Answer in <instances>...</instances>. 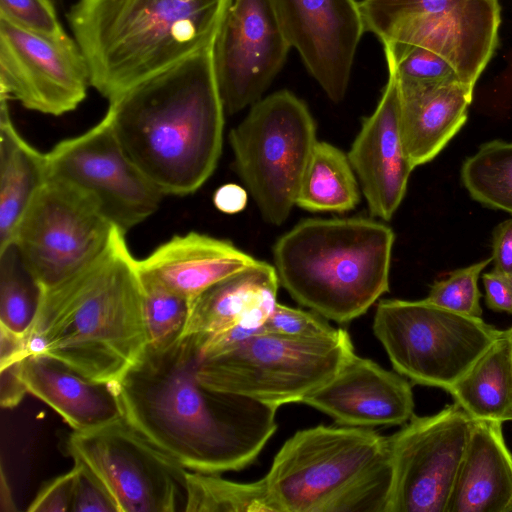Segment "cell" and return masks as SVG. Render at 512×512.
I'll return each instance as SVG.
<instances>
[{
  "label": "cell",
  "instance_id": "obj_1",
  "mask_svg": "<svg viewBox=\"0 0 512 512\" xmlns=\"http://www.w3.org/2000/svg\"><path fill=\"white\" fill-rule=\"evenodd\" d=\"M191 335L147 346L110 384L122 417L185 469L220 474L252 464L277 429V409L218 392L196 378Z\"/></svg>",
  "mask_w": 512,
  "mask_h": 512
},
{
  "label": "cell",
  "instance_id": "obj_2",
  "mask_svg": "<svg viewBox=\"0 0 512 512\" xmlns=\"http://www.w3.org/2000/svg\"><path fill=\"white\" fill-rule=\"evenodd\" d=\"M225 113L212 46L109 101L106 115L140 171L165 196H185L217 167Z\"/></svg>",
  "mask_w": 512,
  "mask_h": 512
},
{
  "label": "cell",
  "instance_id": "obj_3",
  "mask_svg": "<svg viewBox=\"0 0 512 512\" xmlns=\"http://www.w3.org/2000/svg\"><path fill=\"white\" fill-rule=\"evenodd\" d=\"M114 227L106 248L41 291L26 333L29 355L44 354L87 378L119 381L148 346L137 259Z\"/></svg>",
  "mask_w": 512,
  "mask_h": 512
},
{
  "label": "cell",
  "instance_id": "obj_4",
  "mask_svg": "<svg viewBox=\"0 0 512 512\" xmlns=\"http://www.w3.org/2000/svg\"><path fill=\"white\" fill-rule=\"evenodd\" d=\"M231 0H78L67 19L108 101L214 45Z\"/></svg>",
  "mask_w": 512,
  "mask_h": 512
},
{
  "label": "cell",
  "instance_id": "obj_5",
  "mask_svg": "<svg viewBox=\"0 0 512 512\" xmlns=\"http://www.w3.org/2000/svg\"><path fill=\"white\" fill-rule=\"evenodd\" d=\"M394 240L389 226L372 219H306L276 241L273 266L297 303L348 323L389 291Z\"/></svg>",
  "mask_w": 512,
  "mask_h": 512
},
{
  "label": "cell",
  "instance_id": "obj_6",
  "mask_svg": "<svg viewBox=\"0 0 512 512\" xmlns=\"http://www.w3.org/2000/svg\"><path fill=\"white\" fill-rule=\"evenodd\" d=\"M264 478L280 512H385L392 480L388 437L343 425L300 430Z\"/></svg>",
  "mask_w": 512,
  "mask_h": 512
},
{
  "label": "cell",
  "instance_id": "obj_7",
  "mask_svg": "<svg viewBox=\"0 0 512 512\" xmlns=\"http://www.w3.org/2000/svg\"><path fill=\"white\" fill-rule=\"evenodd\" d=\"M354 353L349 334L340 328L317 338L258 332L218 352H196L195 372L197 380L211 390L278 409L302 403Z\"/></svg>",
  "mask_w": 512,
  "mask_h": 512
},
{
  "label": "cell",
  "instance_id": "obj_8",
  "mask_svg": "<svg viewBox=\"0 0 512 512\" xmlns=\"http://www.w3.org/2000/svg\"><path fill=\"white\" fill-rule=\"evenodd\" d=\"M229 141L237 174L262 218L281 225L296 205L318 141L307 105L288 90L261 98L231 130Z\"/></svg>",
  "mask_w": 512,
  "mask_h": 512
},
{
  "label": "cell",
  "instance_id": "obj_9",
  "mask_svg": "<svg viewBox=\"0 0 512 512\" xmlns=\"http://www.w3.org/2000/svg\"><path fill=\"white\" fill-rule=\"evenodd\" d=\"M372 329L396 372L445 391L504 332L425 299L381 300Z\"/></svg>",
  "mask_w": 512,
  "mask_h": 512
},
{
  "label": "cell",
  "instance_id": "obj_10",
  "mask_svg": "<svg viewBox=\"0 0 512 512\" xmlns=\"http://www.w3.org/2000/svg\"><path fill=\"white\" fill-rule=\"evenodd\" d=\"M365 31L383 45L424 47L475 86L498 46L499 0H359Z\"/></svg>",
  "mask_w": 512,
  "mask_h": 512
},
{
  "label": "cell",
  "instance_id": "obj_11",
  "mask_svg": "<svg viewBox=\"0 0 512 512\" xmlns=\"http://www.w3.org/2000/svg\"><path fill=\"white\" fill-rule=\"evenodd\" d=\"M114 225L74 186L49 177L22 215L13 242L41 290L64 281L108 245Z\"/></svg>",
  "mask_w": 512,
  "mask_h": 512
},
{
  "label": "cell",
  "instance_id": "obj_12",
  "mask_svg": "<svg viewBox=\"0 0 512 512\" xmlns=\"http://www.w3.org/2000/svg\"><path fill=\"white\" fill-rule=\"evenodd\" d=\"M66 449L100 479L118 512H174L180 505L185 509L187 469L123 417L72 432Z\"/></svg>",
  "mask_w": 512,
  "mask_h": 512
},
{
  "label": "cell",
  "instance_id": "obj_13",
  "mask_svg": "<svg viewBox=\"0 0 512 512\" xmlns=\"http://www.w3.org/2000/svg\"><path fill=\"white\" fill-rule=\"evenodd\" d=\"M46 156L49 177L82 191L125 233L154 214L165 196L127 155L106 114Z\"/></svg>",
  "mask_w": 512,
  "mask_h": 512
},
{
  "label": "cell",
  "instance_id": "obj_14",
  "mask_svg": "<svg viewBox=\"0 0 512 512\" xmlns=\"http://www.w3.org/2000/svg\"><path fill=\"white\" fill-rule=\"evenodd\" d=\"M472 419L457 403L416 416L388 437L392 480L385 512H446Z\"/></svg>",
  "mask_w": 512,
  "mask_h": 512
},
{
  "label": "cell",
  "instance_id": "obj_15",
  "mask_svg": "<svg viewBox=\"0 0 512 512\" xmlns=\"http://www.w3.org/2000/svg\"><path fill=\"white\" fill-rule=\"evenodd\" d=\"M90 86L87 61L65 30L44 34L0 17V98L60 116L75 110Z\"/></svg>",
  "mask_w": 512,
  "mask_h": 512
},
{
  "label": "cell",
  "instance_id": "obj_16",
  "mask_svg": "<svg viewBox=\"0 0 512 512\" xmlns=\"http://www.w3.org/2000/svg\"><path fill=\"white\" fill-rule=\"evenodd\" d=\"M290 48L272 0H231L213 45L225 112L235 114L259 101Z\"/></svg>",
  "mask_w": 512,
  "mask_h": 512
},
{
  "label": "cell",
  "instance_id": "obj_17",
  "mask_svg": "<svg viewBox=\"0 0 512 512\" xmlns=\"http://www.w3.org/2000/svg\"><path fill=\"white\" fill-rule=\"evenodd\" d=\"M281 31L328 98L347 92L365 31L357 0H272Z\"/></svg>",
  "mask_w": 512,
  "mask_h": 512
},
{
  "label": "cell",
  "instance_id": "obj_18",
  "mask_svg": "<svg viewBox=\"0 0 512 512\" xmlns=\"http://www.w3.org/2000/svg\"><path fill=\"white\" fill-rule=\"evenodd\" d=\"M302 403L325 413L339 425L350 427L404 425L414 415L408 380L355 353Z\"/></svg>",
  "mask_w": 512,
  "mask_h": 512
},
{
  "label": "cell",
  "instance_id": "obj_19",
  "mask_svg": "<svg viewBox=\"0 0 512 512\" xmlns=\"http://www.w3.org/2000/svg\"><path fill=\"white\" fill-rule=\"evenodd\" d=\"M399 113L398 80L388 68L382 96L374 112L363 120L347 154L370 214L385 221L400 206L414 169L402 144Z\"/></svg>",
  "mask_w": 512,
  "mask_h": 512
},
{
  "label": "cell",
  "instance_id": "obj_20",
  "mask_svg": "<svg viewBox=\"0 0 512 512\" xmlns=\"http://www.w3.org/2000/svg\"><path fill=\"white\" fill-rule=\"evenodd\" d=\"M258 260L232 242L190 231L175 235L137 259L139 276L190 302L217 282Z\"/></svg>",
  "mask_w": 512,
  "mask_h": 512
},
{
  "label": "cell",
  "instance_id": "obj_21",
  "mask_svg": "<svg viewBox=\"0 0 512 512\" xmlns=\"http://www.w3.org/2000/svg\"><path fill=\"white\" fill-rule=\"evenodd\" d=\"M279 279L265 261L226 277L190 302L184 335H210L244 326L261 332L277 304Z\"/></svg>",
  "mask_w": 512,
  "mask_h": 512
},
{
  "label": "cell",
  "instance_id": "obj_22",
  "mask_svg": "<svg viewBox=\"0 0 512 512\" xmlns=\"http://www.w3.org/2000/svg\"><path fill=\"white\" fill-rule=\"evenodd\" d=\"M398 85L401 140L415 168L434 159L465 124L474 87L462 81Z\"/></svg>",
  "mask_w": 512,
  "mask_h": 512
},
{
  "label": "cell",
  "instance_id": "obj_23",
  "mask_svg": "<svg viewBox=\"0 0 512 512\" xmlns=\"http://www.w3.org/2000/svg\"><path fill=\"white\" fill-rule=\"evenodd\" d=\"M17 369L27 391L74 431L98 428L122 417L110 384L91 380L58 359L30 354L17 363Z\"/></svg>",
  "mask_w": 512,
  "mask_h": 512
},
{
  "label": "cell",
  "instance_id": "obj_24",
  "mask_svg": "<svg viewBox=\"0 0 512 512\" xmlns=\"http://www.w3.org/2000/svg\"><path fill=\"white\" fill-rule=\"evenodd\" d=\"M502 423L474 420L446 512H512V454Z\"/></svg>",
  "mask_w": 512,
  "mask_h": 512
},
{
  "label": "cell",
  "instance_id": "obj_25",
  "mask_svg": "<svg viewBox=\"0 0 512 512\" xmlns=\"http://www.w3.org/2000/svg\"><path fill=\"white\" fill-rule=\"evenodd\" d=\"M0 248L15 229L38 190L49 178L46 153L30 145L15 128L8 100L0 98Z\"/></svg>",
  "mask_w": 512,
  "mask_h": 512
},
{
  "label": "cell",
  "instance_id": "obj_26",
  "mask_svg": "<svg viewBox=\"0 0 512 512\" xmlns=\"http://www.w3.org/2000/svg\"><path fill=\"white\" fill-rule=\"evenodd\" d=\"M446 391L474 420L512 421V340L509 329Z\"/></svg>",
  "mask_w": 512,
  "mask_h": 512
},
{
  "label": "cell",
  "instance_id": "obj_27",
  "mask_svg": "<svg viewBox=\"0 0 512 512\" xmlns=\"http://www.w3.org/2000/svg\"><path fill=\"white\" fill-rule=\"evenodd\" d=\"M360 185L348 156L317 141L303 175L296 205L311 212L343 213L360 202Z\"/></svg>",
  "mask_w": 512,
  "mask_h": 512
},
{
  "label": "cell",
  "instance_id": "obj_28",
  "mask_svg": "<svg viewBox=\"0 0 512 512\" xmlns=\"http://www.w3.org/2000/svg\"><path fill=\"white\" fill-rule=\"evenodd\" d=\"M187 512H280L266 479L240 483L219 474L185 473Z\"/></svg>",
  "mask_w": 512,
  "mask_h": 512
},
{
  "label": "cell",
  "instance_id": "obj_29",
  "mask_svg": "<svg viewBox=\"0 0 512 512\" xmlns=\"http://www.w3.org/2000/svg\"><path fill=\"white\" fill-rule=\"evenodd\" d=\"M460 176L472 199L512 214V143L493 140L482 144L464 160Z\"/></svg>",
  "mask_w": 512,
  "mask_h": 512
},
{
  "label": "cell",
  "instance_id": "obj_30",
  "mask_svg": "<svg viewBox=\"0 0 512 512\" xmlns=\"http://www.w3.org/2000/svg\"><path fill=\"white\" fill-rule=\"evenodd\" d=\"M41 288L13 242L0 248V323L26 334L37 312Z\"/></svg>",
  "mask_w": 512,
  "mask_h": 512
},
{
  "label": "cell",
  "instance_id": "obj_31",
  "mask_svg": "<svg viewBox=\"0 0 512 512\" xmlns=\"http://www.w3.org/2000/svg\"><path fill=\"white\" fill-rule=\"evenodd\" d=\"M140 281L148 346H168L183 334L190 301L154 281L141 277Z\"/></svg>",
  "mask_w": 512,
  "mask_h": 512
},
{
  "label": "cell",
  "instance_id": "obj_32",
  "mask_svg": "<svg viewBox=\"0 0 512 512\" xmlns=\"http://www.w3.org/2000/svg\"><path fill=\"white\" fill-rule=\"evenodd\" d=\"M387 68L400 84H438L461 81L444 57L424 47L383 45Z\"/></svg>",
  "mask_w": 512,
  "mask_h": 512
},
{
  "label": "cell",
  "instance_id": "obj_33",
  "mask_svg": "<svg viewBox=\"0 0 512 512\" xmlns=\"http://www.w3.org/2000/svg\"><path fill=\"white\" fill-rule=\"evenodd\" d=\"M491 261L492 257L450 272L446 279L434 282L425 300L460 314L480 318L481 293L477 283L481 272Z\"/></svg>",
  "mask_w": 512,
  "mask_h": 512
},
{
  "label": "cell",
  "instance_id": "obj_34",
  "mask_svg": "<svg viewBox=\"0 0 512 512\" xmlns=\"http://www.w3.org/2000/svg\"><path fill=\"white\" fill-rule=\"evenodd\" d=\"M324 317L301 309L288 307L277 302L263 324L261 332L296 338L326 337L336 333Z\"/></svg>",
  "mask_w": 512,
  "mask_h": 512
},
{
  "label": "cell",
  "instance_id": "obj_35",
  "mask_svg": "<svg viewBox=\"0 0 512 512\" xmlns=\"http://www.w3.org/2000/svg\"><path fill=\"white\" fill-rule=\"evenodd\" d=\"M0 17L39 33L64 31L52 0H0Z\"/></svg>",
  "mask_w": 512,
  "mask_h": 512
},
{
  "label": "cell",
  "instance_id": "obj_36",
  "mask_svg": "<svg viewBox=\"0 0 512 512\" xmlns=\"http://www.w3.org/2000/svg\"><path fill=\"white\" fill-rule=\"evenodd\" d=\"M76 477L73 512H118L117 506L100 479L81 461L74 460Z\"/></svg>",
  "mask_w": 512,
  "mask_h": 512
},
{
  "label": "cell",
  "instance_id": "obj_37",
  "mask_svg": "<svg viewBox=\"0 0 512 512\" xmlns=\"http://www.w3.org/2000/svg\"><path fill=\"white\" fill-rule=\"evenodd\" d=\"M76 469L62 474L44 486L29 505L31 512L71 511Z\"/></svg>",
  "mask_w": 512,
  "mask_h": 512
},
{
  "label": "cell",
  "instance_id": "obj_38",
  "mask_svg": "<svg viewBox=\"0 0 512 512\" xmlns=\"http://www.w3.org/2000/svg\"><path fill=\"white\" fill-rule=\"evenodd\" d=\"M482 280L487 307L512 314V279L493 270L484 273Z\"/></svg>",
  "mask_w": 512,
  "mask_h": 512
},
{
  "label": "cell",
  "instance_id": "obj_39",
  "mask_svg": "<svg viewBox=\"0 0 512 512\" xmlns=\"http://www.w3.org/2000/svg\"><path fill=\"white\" fill-rule=\"evenodd\" d=\"M494 271L512 279V218L498 224L492 234Z\"/></svg>",
  "mask_w": 512,
  "mask_h": 512
},
{
  "label": "cell",
  "instance_id": "obj_40",
  "mask_svg": "<svg viewBox=\"0 0 512 512\" xmlns=\"http://www.w3.org/2000/svg\"><path fill=\"white\" fill-rule=\"evenodd\" d=\"M28 355L26 334H18L0 324V368L17 363Z\"/></svg>",
  "mask_w": 512,
  "mask_h": 512
},
{
  "label": "cell",
  "instance_id": "obj_41",
  "mask_svg": "<svg viewBox=\"0 0 512 512\" xmlns=\"http://www.w3.org/2000/svg\"><path fill=\"white\" fill-rule=\"evenodd\" d=\"M247 201V189L234 183L220 186L213 196L215 207L225 214H236L243 211L247 205Z\"/></svg>",
  "mask_w": 512,
  "mask_h": 512
},
{
  "label": "cell",
  "instance_id": "obj_42",
  "mask_svg": "<svg viewBox=\"0 0 512 512\" xmlns=\"http://www.w3.org/2000/svg\"><path fill=\"white\" fill-rule=\"evenodd\" d=\"M18 363V362H17ZM17 363L0 368L1 371V406H16L28 392L18 375Z\"/></svg>",
  "mask_w": 512,
  "mask_h": 512
},
{
  "label": "cell",
  "instance_id": "obj_43",
  "mask_svg": "<svg viewBox=\"0 0 512 512\" xmlns=\"http://www.w3.org/2000/svg\"><path fill=\"white\" fill-rule=\"evenodd\" d=\"M8 484L5 481L3 470L1 472V505L2 510H15V506L13 504L12 495L10 493Z\"/></svg>",
  "mask_w": 512,
  "mask_h": 512
},
{
  "label": "cell",
  "instance_id": "obj_44",
  "mask_svg": "<svg viewBox=\"0 0 512 512\" xmlns=\"http://www.w3.org/2000/svg\"><path fill=\"white\" fill-rule=\"evenodd\" d=\"M509 333H510L511 340H512V327L509 329Z\"/></svg>",
  "mask_w": 512,
  "mask_h": 512
}]
</instances>
